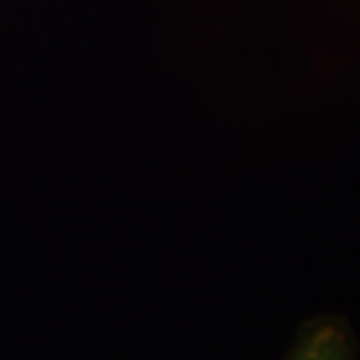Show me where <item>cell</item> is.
Segmentation results:
<instances>
[{
	"mask_svg": "<svg viewBox=\"0 0 360 360\" xmlns=\"http://www.w3.org/2000/svg\"><path fill=\"white\" fill-rule=\"evenodd\" d=\"M286 360H356V340L350 324L336 314L304 322Z\"/></svg>",
	"mask_w": 360,
	"mask_h": 360,
	"instance_id": "6da1fadb",
	"label": "cell"
}]
</instances>
